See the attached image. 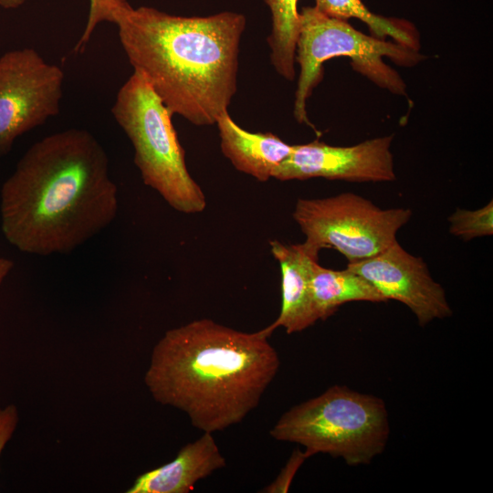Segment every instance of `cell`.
I'll return each instance as SVG.
<instances>
[{"mask_svg":"<svg viewBox=\"0 0 493 493\" xmlns=\"http://www.w3.org/2000/svg\"><path fill=\"white\" fill-rule=\"evenodd\" d=\"M111 113L133 146L143 183L178 212H203L205 196L187 170L173 114L142 74L134 70L121 87Z\"/></svg>","mask_w":493,"mask_h":493,"instance_id":"obj_5","label":"cell"},{"mask_svg":"<svg viewBox=\"0 0 493 493\" xmlns=\"http://www.w3.org/2000/svg\"><path fill=\"white\" fill-rule=\"evenodd\" d=\"M315 7L327 16L348 19L357 18L365 23L374 37H391L395 42L413 49H419L418 33L410 23L387 18L371 12L361 0H315Z\"/></svg>","mask_w":493,"mask_h":493,"instance_id":"obj_16","label":"cell"},{"mask_svg":"<svg viewBox=\"0 0 493 493\" xmlns=\"http://www.w3.org/2000/svg\"><path fill=\"white\" fill-rule=\"evenodd\" d=\"M271 253L281 272V309L278 318L264 330L272 332L283 327L288 334L301 331L318 321L310 278L320 251L307 243L287 245L270 241Z\"/></svg>","mask_w":493,"mask_h":493,"instance_id":"obj_11","label":"cell"},{"mask_svg":"<svg viewBox=\"0 0 493 493\" xmlns=\"http://www.w3.org/2000/svg\"><path fill=\"white\" fill-rule=\"evenodd\" d=\"M18 421V409L15 404L0 408V456L16 431Z\"/></svg>","mask_w":493,"mask_h":493,"instance_id":"obj_20","label":"cell"},{"mask_svg":"<svg viewBox=\"0 0 493 493\" xmlns=\"http://www.w3.org/2000/svg\"><path fill=\"white\" fill-rule=\"evenodd\" d=\"M278 441L342 457L350 466L369 464L386 447L390 425L381 398L333 385L285 412L269 431Z\"/></svg>","mask_w":493,"mask_h":493,"instance_id":"obj_4","label":"cell"},{"mask_svg":"<svg viewBox=\"0 0 493 493\" xmlns=\"http://www.w3.org/2000/svg\"><path fill=\"white\" fill-rule=\"evenodd\" d=\"M26 0H0V6L5 9H15L21 6Z\"/></svg>","mask_w":493,"mask_h":493,"instance_id":"obj_22","label":"cell"},{"mask_svg":"<svg viewBox=\"0 0 493 493\" xmlns=\"http://www.w3.org/2000/svg\"><path fill=\"white\" fill-rule=\"evenodd\" d=\"M393 136L377 137L353 146H331L314 141L292 145L290 154L275 169L279 181L322 177L348 182H392L396 179L390 151Z\"/></svg>","mask_w":493,"mask_h":493,"instance_id":"obj_9","label":"cell"},{"mask_svg":"<svg viewBox=\"0 0 493 493\" xmlns=\"http://www.w3.org/2000/svg\"><path fill=\"white\" fill-rule=\"evenodd\" d=\"M292 216L318 251L334 248L349 263L375 256L396 241L412 216L407 208L382 209L352 193L297 201Z\"/></svg>","mask_w":493,"mask_h":493,"instance_id":"obj_7","label":"cell"},{"mask_svg":"<svg viewBox=\"0 0 493 493\" xmlns=\"http://www.w3.org/2000/svg\"><path fill=\"white\" fill-rule=\"evenodd\" d=\"M264 329L244 332L210 319L168 330L152 349L144 383L154 400L214 433L239 424L279 369Z\"/></svg>","mask_w":493,"mask_h":493,"instance_id":"obj_2","label":"cell"},{"mask_svg":"<svg viewBox=\"0 0 493 493\" xmlns=\"http://www.w3.org/2000/svg\"><path fill=\"white\" fill-rule=\"evenodd\" d=\"M14 267V262L4 257H0V286L12 271Z\"/></svg>","mask_w":493,"mask_h":493,"instance_id":"obj_21","label":"cell"},{"mask_svg":"<svg viewBox=\"0 0 493 493\" xmlns=\"http://www.w3.org/2000/svg\"><path fill=\"white\" fill-rule=\"evenodd\" d=\"M226 467L212 433L184 446L171 462L140 475L127 493H188L200 479Z\"/></svg>","mask_w":493,"mask_h":493,"instance_id":"obj_12","label":"cell"},{"mask_svg":"<svg viewBox=\"0 0 493 493\" xmlns=\"http://www.w3.org/2000/svg\"><path fill=\"white\" fill-rule=\"evenodd\" d=\"M447 220L450 224L449 232L464 241L491 236L493 234V201L490 200L484 207L477 210L457 208Z\"/></svg>","mask_w":493,"mask_h":493,"instance_id":"obj_17","label":"cell"},{"mask_svg":"<svg viewBox=\"0 0 493 493\" xmlns=\"http://www.w3.org/2000/svg\"><path fill=\"white\" fill-rule=\"evenodd\" d=\"M126 3H128L127 0H89L87 24L75 50L82 51L97 25L105 21L112 23L116 12Z\"/></svg>","mask_w":493,"mask_h":493,"instance_id":"obj_18","label":"cell"},{"mask_svg":"<svg viewBox=\"0 0 493 493\" xmlns=\"http://www.w3.org/2000/svg\"><path fill=\"white\" fill-rule=\"evenodd\" d=\"M299 0H265L272 16V32L267 38L271 62L283 78H295V56L299 34Z\"/></svg>","mask_w":493,"mask_h":493,"instance_id":"obj_15","label":"cell"},{"mask_svg":"<svg viewBox=\"0 0 493 493\" xmlns=\"http://www.w3.org/2000/svg\"><path fill=\"white\" fill-rule=\"evenodd\" d=\"M118 207L107 152L84 129L36 142L0 191L5 238L37 256L72 252L108 227Z\"/></svg>","mask_w":493,"mask_h":493,"instance_id":"obj_1","label":"cell"},{"mask_svg":"<svg viewBox=\"0 0 493 493\" xmlns=\"http://www.w3.org/2000/svg\"><path fill=\"white\" fill-rule=\"evenodd\" d=\"M224 155L240 172L267 182L275 169L290 154L292 145L278 136L254 133L239 127L223 112L216 120Z\"/></svg>","mask_w":493,"mask_h":493,"instance_id":"obj_13","label":"cell"},{"mask_svg":"<svg viewBox=\"0 0 493 493\" xmlns=\"http://www.w3.org/2000/svg\"><path fill=\"white\" fill-rule=\"evenodd\" d=\"M310 456L304 450L296 449L291 454L289 459L280 470L276 479L264 488L260 492L265 493H287L291 482L306 459Z\"/></svg>","mask_w":493,"mask_h":493,"instance_id":"obj_19","label":"cell"},{"mask_svg":"<svg viewBox=\"0 0 493 493\" xmlns=\"http://www.w3.org/2000/svg\"><path fill=\"white\" fill-rule=\"evenodd\" d=\"M65 75L31 47L0 57V155L24 133L58 114Z\"/></svg>","mask_w":493,"mask_h":493,"instance_id":"obj_8","label":"cell"},{"mask_svg":"<svg viewBox=\"0 0 493 493\" xmlns=\"http://www.w3.org/2000/svg\"><path fill=\"white\" fill-rule=\"evenodd\" d=\"M313 302L319 319L325 320L351 301L384 302L383 296L363 277L346 268L333 270L315 263L310 278Z\"/></svg>","mask_w":493,"mask_h":493,"instance_id":"obj_14","label":"cell"},{"mask_svg":"<svg viewBox=\"0 0 493 493\" xmlns=\"http://www.w3.org/2000/svg\"><path fill=\"white\" fill-rule=\"evenodd\" d=\"M346 268L367 279L386 300L408 307L422 327L452 315L446 291L433 279L426 263L397 240L375 256L348 263Z\"/></svg>","mask_w":493,"mask_h":493,"instance_id":"obj_10","label":"cell"},{"mask_svg":"<svg viewBox=\"0 0 493 493\" xmlns=\"http://www.w3.org/2000/svg\"><path fill=\"white\" fill-rule=\"evenodd\" d=\"M341 56L350 58L352 68L376 85L400 95L405 94L404 81L383 57L405 67L424 58L418 50L364 35L346 20L327 16L315 6L303 7L295 56L300 67L294 103L299 122L311 125L307 117V100L322 79L323 63Z\"/></svg>","mask_w":493,"mask_h":493,"instance_id":"obj_6","label":"cell"},{"mask_svg":"<svg viewBox=\"0 0 493 493\" xmlns=\"http://www.w3.org/2000/svg\"><path fill=\"white\" fill-rule=\"evenodd\" d=\"M244 15L180 16L129 2L113 17L122 48L168 110L193 124L216 122L236 91Z\"/></svg>","mask_w":493,"mask_h":493,"instance_id":"obj_3","label":"cell"}]
</instances>
